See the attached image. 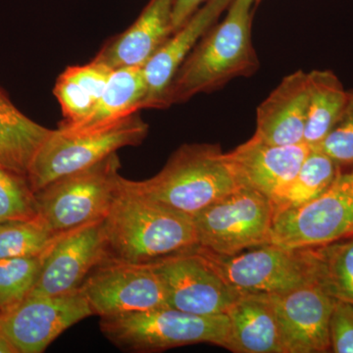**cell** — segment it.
Returning a JSON list of instances; mask_svg holds the SVG:
<instances>
[{
  "label": "cell",
  "instance_id": "6da1fadb",
  "mask_svg": "<svg viewBox=\"0 0 353 353\" xmlns=\"http://www.w3.org/2000/svg\"><path fill=\"white\" fill-rule=\"evenodd\" d=\"M254 1L232 0L224 19L202 37L176 71L165 95L164 109L214 92L259 69L252 43Z\"/></svg>",
  "mask_w": 353,
  "mask_h": 353
},
{
  "label": "cell",
  "instance_id": "7a4b0ae2",
  "mask_svg": "<svg viewBox=\"0 0 353 353\" xmlns=\"http://www.w3.org/2000/svg\"><path fill=\"white\" fill-rule=\"evenodd\" d=\"M122 180L103 220L109 257L153 263L199 246L192 217L126 189Z\"/></svg>",
  "mask_w": 353,
  "mask_h": 353
},
{
  "label": "cell",
  "instance_id": "3957f363",
  "mask_svg": "<svg viewBox=\"0 0 353 353\" xmlns=\"http://www.w3.org/2000/svg\"><path fill=\"white\" fill-rule=\"evenodd\" d=\"M126 189L194 218L240 188L219 145L185 143L162 170L143 181L123 178Z\"/></svg>",
  "mask_w": 353,
  "mask_h": 353
},
{
  "label": "cell",
  "instance_id": "277c9868",
  "mask_svg": "<svg viewBox=\"0 0 353 353\" xmlns=\"http://www.w3.org/2000/svg\"><path fill=\"white\" fill-rule=\"evenodd\" d=\"M148 130L139 112L94 129L52 130L28 172L30 188L36 194L62 176L99 163L121 148L139 145Z\"/></svg>",
  "mask_w": 353,
  "mask_h": 353
},
{
  "label": "cell",
  "instance_id": "5b68a950",
  "mask_svg": "<svg viewBox=\"0 0 353 353\" xmlns=\"http://www.w3.org/2000/svg\"><path fill=\"white\" fill-rule=\"evenodd\" d=\"M101 333L126 352H159L183 345L226 347L227 314L201 316L167 307L101 318Z\"/></svg>",
  "mask_w": 353,
  "mask_h": 353
},
{
  "label": "cell",
  "instance_id": "8992f818",
  "mask_svg": "<svg viewBox=\"0 0 353 353\" xmlns=\"http://www.w3.org/2000/svg\"><path fill=\"white\" fill-rule=\"evenodd\" d=\"M120 169L115 152L50 183L34 194L39 217L57 234L105 219L120 192Z\"/></svg>",
  "mask_w": 353,
  "mask_h": 353
},
{
  "label": "cell",
  "instance_id": "52a82bcc",
  "mask_svg": "<svg viewBox=\"0 0 353 353\" xmlns=\"http://www.w3.org/2000/svg\"><path fill=\"white\" fill-rule=\"evenodd\" d=\"M274 212L268 197L238 188L192 218L199 246L216 254L233 255L268 245Z\"/></svg>",
  "mask_w": 353,
  "mask_h": 353
},
{
  "label": "cell",
  "instance_id": "ba28073f",
  "mask_svg": "<svg viewBox=\"0 0 353 353\" xmlns=\"http://www.w3.org/2000/svg\"><path fill=\"white\" fill-rule=\"evenodd\" d=\"M353 236V168L339 174L321 196L274 213L271 243L287 248L326 245Z\"/></svg>",
  "mask_w": 353,
  "mask_h": 353
},
{
  "label": "cell",
  "instance_id": "9c48e42d",
  "mask_svg": "<svg viewBox=\"0 0 353 353\" xmlns=\"http://www.w3.org/2000/svg\"><path fill=\"white\" fill-rule=\"evenodd\" d=\"M239 294H277L314 284L308 248H287L268 243L233 255L199 248Z\"/></svg>",
  "mask_w": 353,
  "mask_h": 353
},
{
  "label": "cell",
  "instance_id": "30bf717a",
  "mask_svg": "<svg viewBox=\"0 0 353 353\" xmlns=\"http://www.w3.org/2000/svg\"><path fill=\"white\" fill-rule=\"evenodd\" d=\"M94 315L101 318L167 307L166 292L152 263L104 259L80 289Z\"/></svg>",
  "mask_w": 353,
  "mask_h": 353
},
{
  "label": "cell",
  "instance_id": "8fae6325",
  "mask_svg": "<svg viewBox=\"0 0 353 353\" xmlns=\"http://www.w3.org/2000/svg\"><path fill=\"white\" fill-rule=\"evenodd\" d=\"M170 307L201 316L226 314L241 296L199 250L153 262Z\"/></svg>",
  "mask_w": 353,
  "mask_h": 353
},
{
  "label": "cell",
  "instance_id": "7c38bea8",
  "mask_svg": "<svg viewBox=\"0 0 353 353\" xmlns=\"http://www.w3.org/2000/svg\"><path fill=\"white\" fill-rule=\"evenodd\" d=\"M92 315L80 290L61 296H29L0 312V333L19 353H41L66 330Z\"/></svg>",
  "mask_w": 353,
  "mask_h": 353
},
{
  "label": "cell",
  "instance_id": "4fadbf2b",
  "mask_svg": "<svg viewBox=\"0 0 353 353\" xmlns=\"http://www.w3.org/2000/svg\"><path fill=\"white\" fill-rule=\"evenodd\" d=\"M109 257L103 220L59 234L44 255L29 296H61L80 289L97 265Z\"/></svg>",
  "mask_w": 353,
  "mask_h": 353
},
{
  "label": "cell",
  "instance_id": "5bb4252c",
  "mask_svg": "<svg viewBox=\"0 0 353 353\" xmlns=\"http://www.w3.org/2000/svg\"><path fill=\"white\" fill-rule=\"evenodd\" d=\"M264 294L277 319L284 353L331 352L334 299L314 284Z\"/></svg>",
  "mask_w": 353,
  "mask_h": 353
},
{
  "label": "cell",
  "instance_id": "9a60e30c",
  "mask_svg": "<svg viewBox=\"0 0 353 353\" xmlns=\"http://www.w3.org/2000/svg\"><path fill=\"white\" fill-rule=\"evenodd\" d=\"M311 148L306 143L275 145L252 137L226 159L241 187L256 190L273 203L296 176Z\"/></svg>",
  "mask_w": 353,
  "mask_h": 353
},
{
  "label": "cell",
  "instance_id": "2e32d148",
  "mask_svg": "<svg viewBox=\"0 0 353 353\" xmlns=\"http://www.w3.org/2000/svg\"><path fill=\"white\" fill-rule=\"evenodd\" d=\"M232 0H206L187 22L171 34L143 67L146 87L145 108L164 109L174 76L194 46L226 12Z\"/></svg>",
  "mask_w": 353,
  "mask_h": 353
},
{
  "label": "cell",
  "instance_id": "e0dca14e",
  "mask_svg": "<svg viewBox=\"0 0 353 353\" xmlns=\"http://www.w3.org/2000/svg\"><path fill=\"white\" fill-rule=\"evenodd\" d=\"M174 3L175 0H150L138 19L109 39L92 60L112 70L143 68L174 32Z\"/></svg>",
  "mask_w": 353,
  "mask_h": 353
},
{
  "label": "cell",
  "instance_id": "ac0fdd59",
  "mask_svg": "<svg viewBox=\"0 0 353 353\" xmlns=\"http://www.w3.org/2000/svg\"><path fill=\"white\" fill-rule=\"evenodd\" d=\"M308 73L299 70L283 79L257 108L255 138L275 145L304 143Z\"/></svg>",
  "mask_w": 353,
  "mask_h": 353
},
{
  "label": "cell",
  "instance_id": "d6986e66",
  "mask_svg": "<svg viewBox=\"0 0 353 353\" xmlns=\"http://www.w3.org/2000/svg\"><path fill=\"white\" fill-rule=\"evenodd\" d=\"M226 314V350L236 353H284L277 319L264 294H243Z\"/></svg>",
  "mask_w": 353,
  "mask_h": 353
},
{
  "label": "cell",
  "instance_id": "ffe728a7",
  "mask_svg": "<svg viewBox=\"0 0 353 353\" xmlns=\"http://www.w3.org/2000/svg\"><path fill=\"white\" fill-rule=\"evenodd\" d=\"M51 132L21 112L0 90V166L27 178L37 153Z\"/></svg>",
  "mask_w": 353,
  "mask_h": 353
},
{
  "label": "cell",
  "instance_id": "44dd1931",
  "mask_svg": "<svg viewBox=\"0 0 353 353\" xmlns=\"http://www.w3.org/2000/svg\"><path fill=\"white\" fill-rule=\"evenodd\" d=\"M146 92L143 68L123 67L113 70L101 97L88 115L76 124L58 125V128L85 130L106 126L143 109Z\"/></svg>",
  "mask_w": 353,
  "mask_h": 353
},
{
  "label": "cell",
  "instance_id": "7402d4cb",
  "mask_svg": "<svg viewBox=\"0 0 353 353\" xmlns=\"http://www.w3.org/2000/svg\"><path fill=\"white\" fill-rule=\"evenodd\" d=\"M112 71L106 65L92 60L85 65L69 66L60 74L53 88L63 115L59 125H74L88 115L101 97Z\"/></svg>",
  "mask_w": 353,
  "mask_h": 353
},
{
  "label": "cell",
  "instance_id": "603a6c76",
  "mask_svg": "<svg viewBox=\"0 0 353 353\" xmlns=\"http://www.w3.org/2000/svg\"><path fill=\"white\" fill-rule=\"evenodd\" d=\"M348 90L329 70L308 73V105L304 143L315 148L340 119L347 105Z\"/></svg>",
  "mask_w": 353,
  "mask_h": 353
},
{
  "label": "cell",
  "instance_id": "cb8c5ba5",
  "mask_svg": "<svg viewBox=\"0 0 353 353\" xmlns=\"http://www.w3.org/2000/svg\"><path fill=\"white\" fill-rule=\"evenodd\" d=\"M308 250L314 285L334 301L353 305V236Z\"/></svg>",
  "mask_w": 353,
  "mask_h": 353
},
{
  "label": "cell",
  "instance_id": "d4e9b609",
  "mask_svg": "<svg viewBox=\"0 0 353 353\" xmlns=\"http://www.w3.org/2000/svg\"><path fill=\"white\" fill-rule=\"evenodd\" d=\"M343 170L328 155L311 148L294 180L282 196L273 202L274 210L277 212L299 208L317 199L331 187Z\"/></svg>",
  "mask_w": 353,
  "mask_h": 353
},
{
  "label": "cell",
  "instance_id": "484cf974",
  "mask_svg": "<svg viewBox=\"0 0 353 353\" xmlns=\"http://www.w3.org/2000/svg\"><path fill=\"white\" fill-rule=\"evenodd\" d=\"M58 236L39 216L0 223V259L39 256L50 250Z\"/></svg>",
  "mask_w": 353,
  "mask_h": 353
},
{
  "label": "cell",
  "instance_id": "4316f807",
  "mask_svg": "<svg viewBox=\"0 0 353 353\" xmlns=\"http://www.w3.org/2000/svg\"><path fill=\"white\" fill-rule=\"evenodd\" d=\"M46 253L39 256L0 259V312L29 296L38 281Z\"/></svg>",
  "mask_w": 353,
  "mask_h": 353
},
{
  "label": "cell",
  "instance_id": "83f0119b",
  "mask_svg": "<svg viewBox=\"0 0 353 353\" xmlns=\"http://www.w3.org/2000/svg\"><path fill=\"white\" fill-rule=\"evenodd\" d=\"M38 216L36 196L26 176L0 166V223Z\"/></svg>",
  "mask_w": 353,
  "mask_h": 353
},
{
  "label": "cell",
  "instance_id": "f1b7e54d",
  "mask_svg": "<svg viewBox=\"0 0 353 353\" xmlns=\"http://www.w3.org/2000/svg\"><path fill=\"white\" fill-rule=\"evenodd\" d=\"M315 148L328 155L341 169L353 168V90H348L347 105L340 119Z\"/></svg>",
  "mask_w": 353,
  "mask_h": 353
},
{
  "label": "cell",
  "instance_id": "f546056e",
  "mask_svg": "<svg viewBox=\"0 0 353 353\" xmlns=\"http://www.w3.org/2000/svg\"><path fill=\"white\" fill-rule=\"evenodd\" d=\"M331 352L353 353V305L334 301L330 320Z\"/></svg>",
  "mask_w": 353,
  "mask_h": 353
},
{
  "label": "cell",
  "instance_id": "4dcf8cb0",
  "mask_svg": "<svg viewBox=\"0 0 353 353\" xmlns=\"http://www.w3.org/2000/svg\"><path fill=\"white\" fill-rule=\"evenodd\" d=\"M206 0H175L172 16L174 32L182 27Z\"/></svg>",
  "mask_w": 353,
  "mask_h": 353
},
{
  "label": "cell",
  "instance_id": "1f68e13d",
  "mask_svg": "<svg viewBox=\"0 0 353 353\" xmlns=\"http://www.w3.org/2000/svg\"><path fill=\"white\" fill-rule=\"evenodd\" d=\"M0 353H19L8 338L0 333Z\"/></svg>",
  "mask_w": 353,
  "mask_h": 353
},
{
  "label": "cell",
  "instance_id": "d6a6232c",
  "mask_svg": "<svg viewBox=\"0 0 353 353\" xmlns=\"http://www.w3.org/2000/svg\"><path fill=\"white\" fill-rule=\"evenodd\" d=\"M255 1L259 2V1H260V0H255Z\"/></svg>",
  "mask_w": 353,
  "mask_h": 353
}]
</instances>
